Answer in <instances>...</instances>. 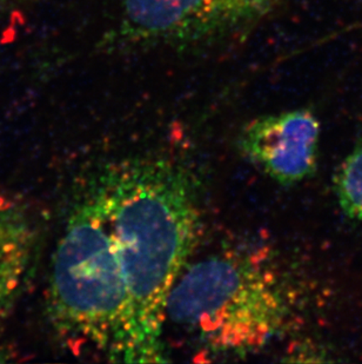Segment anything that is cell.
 I'll return each instance as SVG.
<instances>
[{"label": "cell", "instance_id": "obj_4", "mask_svg": "<svg viewBox=\"0 0 362 364\" xmlns=\"http://www.w3.org/2000/svg\"><path fill=\"white\" fill-rule=\"evenodd\" d=\"M319 134L320 123L312 111H287L251 122L240 148L270 178L290 186L314 173Z\"/></svg>", "mask_w": 362, "mask_h": 364}, {"label": "cell", "instance_id": "obj_7", "mask_svg": "<svg viewBox=\"0 0 362 364\" xmlns=\"http://www.w3.org/2000/svg\"><path fill=\"white\" fill-rule=\"evenodd\" d=\"M334 186L344 213L362 224V139L338 168Z\"/></svg>", "mask_w": 362, "mask_h": 364}, {"label": "cell", "instance_id": "obj_3", "mask_svg": "<svg viewBox=\"0 0 362 364\" xmlns=\"http://www.w3.org/2000/svg\"><path fill=\"white\" fill-rule=\"evenodd\" d=\"M286 313L277 279L252 256H211L184 269L172 289L166 322L209 350L246 354L263 347Z\"/></svg>", "mask_w": 362, "mask_h": 364}, {"label": "cell", "instance_id": "obj_6", "mask_svg": "<svg viewBox=\"0 0 362 364\" xmlns=\"http://www.w3.org/2000/svg\"><path fill=\"white\" fill-rule=\"evenodd\" d=\"M37 229L21 203L0 195V323L21 295L37 250Z\"/></svg>", "mask_w": 362, "mask_h": 364}, {"label": "cell", "instance_id": "obj_1", "mask_svg": "<svg viewBox=\"0 0 362 364\" xmlns=\"http://www.w3.org/2000/svg\"><path fill=\"white\" fill-rule=\"evenodd\" d=\"M123 267L132 313L133 362H164L163 330L172 289L200 227L193 177L160 157L114 163L89 184Z\"/></svg>", "mask_w": 362, "mask_h": 364}, {"label": "cell", "instance_id": "obj_5", "mask_svg": "<svg viewBox=\"0 0 362 364\" xmlns=\"http://www.w3.org/2000/svg\"><path fill=\"white\" fill-rule=\"evenodd\" d=\"M216 0H125L120 36L134 43L182 41L222 31Z\"/></svg>", "mask_w": 362, "mask_h": 364}, {"label": "cell", "instance_id": "obj_8", "mask_svg": "<svg viewBox=\"0 0 362 364\" xmlns=\"http://www.w3.org/2000/svg\"><path fill=\"white\" fill-rule=\"evenodd\" d=\"M273 0H218L226 30L243 24L263 14Z\"/></svg>", "mask_w": 362, "mask_h": 364}, {"label": "cell", "instance_id": "obj_2", "mask_svg": "<svg viewBox=\"0 0 362 364\" xmlns=\"http://www.w3.org/2000/svg\"><path fill=\"white\" fill-rule=\"evenodd\" d=\"M48 315L75 353L133 363L130 295L116 243L92 188L75 198L53 251Z\"/></svg>", "mask_w": 362, "mask_h": 364}]
</instances>
